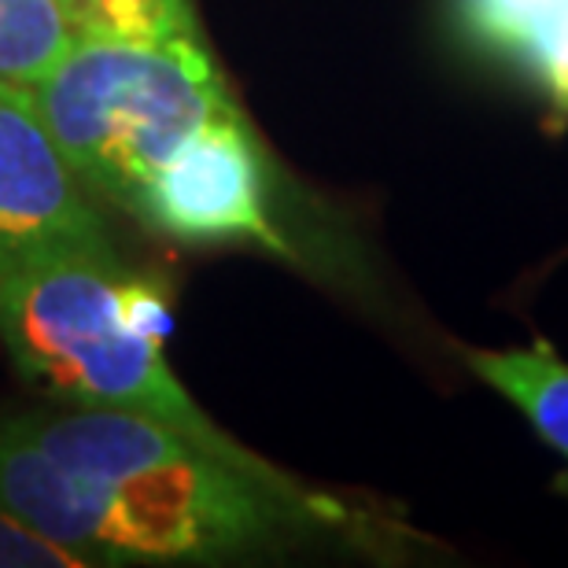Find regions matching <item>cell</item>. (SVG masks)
Masks as SVG:
<instances>
[{
	"mask_svg": "<svg viewBox=\"0 0 568 568\" xmlns=\"http://www.w3.org/2000/svg\"><path fill=\"white\" fill-rule=\"evenodd\" d=\"M166 292L119 255H55L0 281V339L27 381L71 406L155 417L241 469L284 484L200 410L166 366Z\"/></svg>",
	"mask_w": 568,
	"mask_h": 568,
	"instance_id": "cell-1",
	"label": "cell"
},
{
	"mask_svg": "<svg viewBox=\"0 0 568 568\" xmlns=\"http://www.w3.org/2000/svg\"><path fill=\"white\" fill-rule=\"evenodd\" d=\"M67 469L119 487L144 561H189L266 542L292 487L263 480L155 417L104 406L11 414Z\"/></svg>",
	"mask_w": 568,
	"mask_h": 568,
	"instance_id": "cell-2",
	"label": "cell"
},
{
	"mask_svg": "<svg viewBox=\"0 0 568 568\" xmlns=\"http://www.w3.org/2000/svg\"><path fill=\"white\" fill-rule=\"evenodd\" d=\"M30 100L89 192L119 207L200 126L236 111L203 33H74Z\"/></svg>",
	"mask_w": 568,
	"mask_h": 568,
	"instance_id": "cell-3",
	"label": "cell"
},
{
	"mask_svg": "<svg viewBox=\"0 0 568 568\" xmlns=\"http://www.w3.org/2000/svg\"><path fill=\"white\" fill-rule=\"evenodd\" d=\"M55 255H115V247L30 93L0 89V281Z\"/></svg>",
	"mask_w": 568,
	"mask_h": 568,
	"instance_id": "cell-4",
	"label": "cell"
},
{
	"mask_svg": "<svg viewBox=\"0 0 568 568\" xmlns=\"http://www.w3.org/2000/svg\"><path fill=\"white\" fill-rule=\"evenodd\" d=\"M126 211L178 241L244 236L288 252L266 214L263 159L244 130L241 111H225L192 133L141 181Z\"/></svg>",
	"mask_w": 568,
	"mask_h": 568,
	"instance_id": "cell-5",
	"label": "cell"
},
{
	"mask_svg": "<svg viewBox=\"0 0 568 568\" xmlns=\"http://www.w3.org/2000/svg\"><path fill=\"white\" fill-rule=\"evenodd\" d=\"M0 506L85 565L144 561L141 531L119 487L67 469L11 414H0Z\"/></svg>",
	"mask_w": 568,
	"mask_h": 568,
	"instance_id": "cell-6",
	"label": "cell"
},
{
	"mask_svg": "<svg viewBox=\"0 0 568 568\" xmlns=\"http://www.w3.org/2000/svg\"><path fill=\"white\" fill-rule=\"evenodd\" d=\"M469 362L542 432V439L568 454V366L542 344L525 351H473Z\"/></svg>",
	"mask_w": 568,
	"mask_h": 568,
	"instance_id": "cell-7",
	"label": "cell"
},
{
	"mask_svg": "<svg viewBox=\"0 0 568 568\" xmlns=\"http://www.w3.org/2000/svg\"><path fill=\"white\" fill-rule=\"evenodd\" d=\"M71 41L74 27L60 0H0V89L30 93Z\"/></svg>",
	"mask_w": 568,
	"mask_h": 568,
	"instance_id": "cell-8",
	"label": "cell"
},
{
	"mask_svg": "<svg viewBox=\"0 0 568 568\" xmlns=\"http://www.w3.org/2000/svg\"><path fill=\"white\" fill-rule=\"evenodd\" d=\"M565 0H465V19L487 44L509 55H528Z\"/></svg>",
	"mask_w": 568,
	"mask_h": 568,
	"instance_id": "cell-9",
	"label": "cell"
},
{
	"mask_svg": "<svg viewBox=\"0 0 568 568\" xmlns=\"http://www.w3.org/2000/svg\"><path fill=\"white\" fill-rule=\"evenodd\" d=\"M0 568H89L74 550L49 539L0 506Z\"/></svg>",
	"mask_w": 568,
	"mask_h": 568,
	"instance_id": "cell-10",
	"label": "cell"
},
{
	"mask_svg": "<svg viewBox=\"0 0 568 568\" xmlns=\"http://www.w3.org/2000/svg\"><path fill=\"white\" fill-rule=\"evenodd\" d=\"M528 60L539 71L542 85H547V93L554 97L558 111L568 115V0L558 11V19L547 27V33L536 41V49L528 52Z\"/></svg>",
	"mask_w": 568,
	"mask_h": 568,
	"instance_id": "cell-11",
	"label": "cell"
},
{
	"mask_svg": "<svg viewBox=\"0 0 568 568\" xmlns=\"http://www.w3.org/2000/svg\"><path fill=\"white\" fill-rule=\"evenodd\" d=\"M60 4L67 8V16H71V19H74V16H78V11H85L89 4H97V0H60Z\"/></svg>",
	"mask_w": 568,
	"mask_h": 568,
	"instance_id": "cell-12",
	"label": "cell"
}]
</instances>
